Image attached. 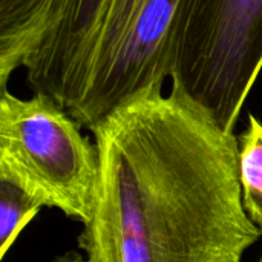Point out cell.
I'll list each match as a JSON object with an SVG mask.
<instances>
[{
    "label": "cell",
    "instance_id": "1",
    "mask_svg": "<svg viewBox=\"0 0 262 262\" xmlns=\"http://www.w3.org/2000/svg\"><path fill=\"white\" fill-rule=\"evenodd\" d=\"M91 132L100 170L78 236L86 262H241L259 241L238 137L190 100L147 91Z\"/></svg>",
    "mask_w": 262,
    "mask_h": 262
},
{
    "label": "cell",
    "instance_id": "8",
    "mask_svg": "<svg viewBox=\"0 0 262 262\" xmlns=\"http://www.w3.org/2000/svg\"><path fill=\"white\" fill-rule=\"evenodd\" d=\"M43 206L17 184L0 178V259Z\"/></svg>",
    "mask_w": 262,
    "mask_h": 262
},
{
    "label": "cell",
    "instance_id": "4",
    "mask_svg": "<svg viewBox=\"0 0 262 262\" xmlns=\"http://www.w3.org/2000/svg\"><path fill=\"white\" fill-rule=\"evenodd\" d=\"M189 0H111L84 95L71 115L92 130L120 106L163 89Z\"/></svg>",
    "mask_w": 262,
    "mask_h": 262
},
{
    "label": "cell",
    "instance_id": "9",
    "mask_svg": "<svg viewBox=\"0 0 262 262\" xmlns=\"http://www.w3.org/2000/svg\"><path fill=\"white\" fill-rule=\"evenodd\" d=\"M52 262H86V259H84V256H83L80 252H77V250H71V252L64 253V255H61V256L55 258Z\"/></svg>",
    "mask_w": 262,
    "mask_h": 262
},
{
    "label": "cell",
    "instance_id": "6",
    "mask_svg": "<svg viewBox=\"0 0 262 262\" xmlns=\"http://www.w3.org/2000/svg\"><path fill=\"white\" fill-rule=\"evenodd\" d=\"M54 0H0V86L23 68L34 49Z\"/></svg>",
    "mask_w": 262,
    "mask_h": 262
},
{
    "label": "cell",
    "instance_id": "5",
    "mask_svg": "<svg viewBox=\"0 0 262 262\" xmlns=\"http://www.w3.org/2000/svg\"><path fill=\"white\" fill-rule=\"evenodd\" d=\"M109 5L111 0H54L25 60L32 92L54 100L69 115L84 95Z\"/></svg>",
    "mask_w": 262,
    "mask_h": 262
},
{
    "label": "cell",
    "instance_id": "10",
    "mask_svg": "<svg viewBox=\"0 0 262 262\" xmlns=\"http://www.w3.org/2000/svg\"><path fill=\"white\" fill-rule=\"evenodd\" d=\"M258 262H262V255H261V258H259V261H258Z\"/></svg>",
    "mask_w": 262,
    "mask_h": 262
},
{
    "label": "cell",
    "instance_id": "2",
    "mask_svg": "<svg viewBox=\"0 0 262 262\" xmlns=\"http://www.w3.org/2000/svg\"><path fill=\"white\" fill-rule=\"evenodd\" d=\"M98 170L95 141L60 104L40 94L23 100L2 91L0 178L86 226Z\"/></svg>",
    "mask_w": 262,
    "mask_h": 262
},
{
    "label": "cell",
    "instance_id": "7",
    "mask_svg": "<svg viewBox=\"0 0 262 262\" xmlns=\"http://www.w3.org/2000/svg\"><path fill=\"white\" fill-rule=\"evenodd\" d=\"M238 143L243 206L262 235V123L255 115L249 117V126Z\"/></svg>",
    "mask_w": 262,
    "mask_h": 262
},
{
    "label": "cell",
    "instance_id": "3",
    "mask_svg": "<svg viewBox=\"0 0 262 262\" xmlns=\"http://www.w3.org/2000/svg\"><path fill=\"white\" fill-rule=\"evenodd\" d=\"M262 69V0H189L173 55L172 92L233 134Z\"/></svg>",
    "mask_w": 262,
    "mask_h": 262
}]
</instances>
